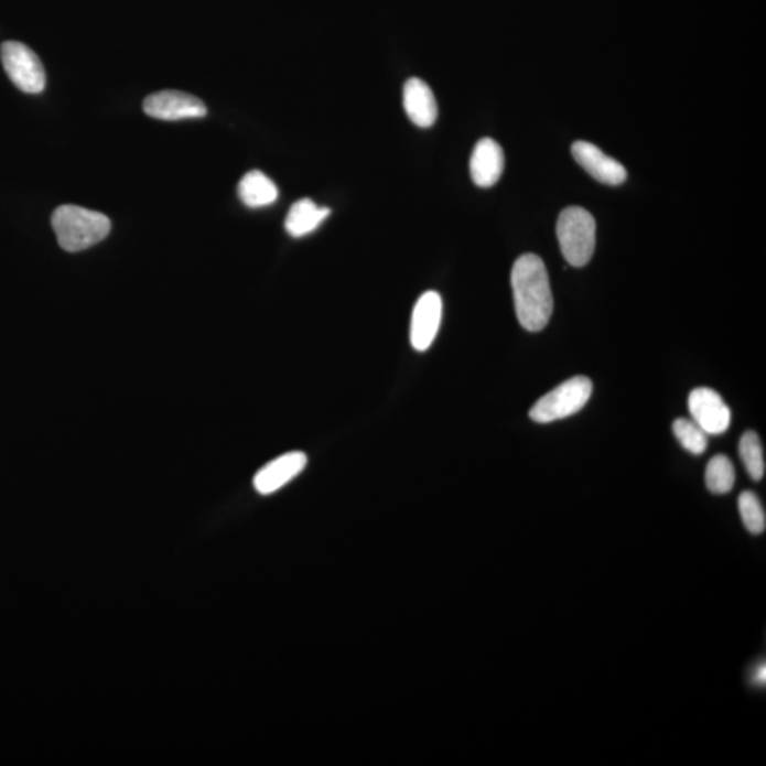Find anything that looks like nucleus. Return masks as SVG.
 I'll return each mask as SVG.
<instances>
[{
    "label": "nucleus",
    "instance_id": "f257e3e1",
    "mask_svg": "<svg viewBox=\"0 0 766 766\" xmlns=\"http://www.w3.org/2000/svg\"><path fill=\"white\" fill-rule=\"evenodd\" d=\"M511 287L517 319L522 328L538 333L550 323L553 299L550 277L540 256L518 257L511 271Z\"/></svg>",
    "mask_w": 766,
    "mask_h": 766
},
{
    "label": "nucleus",
    "instance_id": "f03ea898",
    "mask_svg": "<svg viewBox=\"0 0 766 766\" xmlns=\"http://www.w3.org/2000/svg\"><path fill=\"white\" fill-rule=\"evenodd\" d=\"M52 225L58 245L71 253L100 244L111 230V222L106 215L74 205L57 207Z\"/></svg>",
    "mask_w": 766,
    "mask_h": 766
},
{
    "label": "nucleus",
    "instance_id": "7ed1b4c3",
    "mask_svg": "<svg viewBox=\"0 0 766 766\" xmlns=\"http://www.w3.org/2000/svg\"><path fill=\"white\" fill-rule=\"evenodd\" d=\"M557 236L568 263L583 267L590 263L596 246V222L583 207H567L558 217Z\"/></svg>",
    "mask_w": 766,
    "mask_h": 766
},
{
    "label": "nucleus",
    "instance_id": "20e7f679",
    "mask_svg": "<svg viewBox=\"0 0 766 766\" xmlns=\"http://www.w3.org/2000/svg\"><path fill=\"white\" fill-rule=\"evenodd\" d=\"M592 380L575 377L543 395L530 410V418L537 423H551L580 412L591 399Z\"/></svg>",
    "mask_w": 766,
    "mask_h": 766
},
{
    "label": "nucleus",
    "instance_id": "39448f33",
    "mask_svg": "<svg viewBox=\"0 0 766 766\" xmlns=\"http://www.w3.org/2000/svg\"><path fill=\"white\" fill-rule=\"evenodd\" d=\"M3 68L14 86L28 94H39L46 87V72L36 53L21 42L2 44Z\"/></svg>",
    "mask_w": 766,
    "mask_h": 766
},
{
    "label": "nucleus",
    "instance_id": "423d86ee",
    "mask_svg": "<svg viewBox=\"0 0 766 766\" xmlns=\"http://www.w3.org/2000/svg\"><path fill=\"white\" fill-rule=\"evenodd\" d=\"M143 111L157 120L180 121L205 117L207 108L192 94L166 90L147 97Z\"/></svg>",
    "mask_w": 766,
    "mask_h": 766
},
{
    "label": "nucleus",
    "instance_id": "0eeeda50",
    "mask_svg": "<svg viewBox=\"0 0 766 766\" xmlns=\"http://www.w3.org/2000/svg\"><path fill=\"white\" fill-rule=\"evenodd\" d=\"M443 317V301L436 291H427L414 304L410 344L420 353L432 347Z\"/></svg>",
    "mask_w": 766,
    "mask_h": 766
},
{
    "label": "nucleus",
    "instance_id": "6e6552de",
    "mask_svg": "<svg viewBox=\"0 0 766 766\" xmlns=\"http://www.w3.org/2000/svg\"><path fill=\"white\" fill-rule=\"evenodd\" d=\"M691 420L706 434H723L731 424V410L719 392L710 388H697L690 393Z\"/></svg>",
    "mask_w": 766,
    "mask_h": 766
},
{
    "label": "nucleus",
    "instance_id": "1a4fd4ad",
    "mask_svg": "<svg viewBox=\"0 0 766 766\" xmlns=\"http://www.w3.org/2000/svg\"><path fill=\"white\" fill-rule=\"evenodd\" d=\"M572 155L587 174L602 184L617 186L626 181L625 166L607 157L605 152L591 142L576 141L573 143Z\"/></svg>",
    "mask_w": 766,
    "mask_h": 766
},
{
    "label": "nucleus",
    "instance_id": "9d476101",
    "mask_svg": "<svg viewBox=\"0 0 766 766\" xmlns=\"http://www.w3.org/2000/svg\"><path fill=\"white\" fill-rule=\"evenodd\" d=\"M305 453L290 452L267 463L255 476V488L261 496H269L279 492L285 484L294 481L306 467Z\"/></svg>",
    "mask_w": 766,
    "mask_h": 766
},
{
    "label": "nucleus",
    "instance_id": "9b49d317",
    "mask_svg": "<svg viewBox=\"0 0 766 766\" xmlns=\"http://www.w3.org/2000/svg\"><path fill=\"white\" fill-rule=\"evenodd\" d=\"M504 171V152L500 143L483 138L472 153L471 174L474 184L481 187L496 185Z\"/></svg>",
    "mask_w": 766,
    "mask_h": 766
},
{
    "label": "nucleus",
    "instance_id": "f8f14e48",
    "mask_svg": "<svg viewBox=\"0 0 766 766\" xmlns=\"http://www.w3.org/2000/svg\"><path fill=\"white\" fill-rule=\"evenodd\" d=\"M403 107L409 120L420 128H430L438 120V103L432 88L420 78H409L403 87Z\"/></svg>",
    "mask_w": 766,
    "mask_h": 766
},
{
    "label": "nucleus",
    "instance_id": "ddd939ff",
    "mask_svg": "<svg viewBox=\"0 0 766 766\" xmlns=\"http://www.w3.org/2000/svg\"><path fill=\"white\" fill-rule=\"evenodd\" d=\"M328 207L319 206L315 202L305 197L296 201L290 207L289 215L285 217L287 234L293 237H304L317 230L324 220L330 216Z\"/></svg>",
    "mask_w": 766,
    "mask_h": 766
},
{
    "label": "nucleus",
    "instance_id": "4468645a",
    "mask_svg": "<svg viewBox=\"0 0 766 766\" xmlns=\"http://www.w3.org/2000/svg\"><path fill=\"white\" fill-rule=\"evenodd\" d=\"M237 194L246 206L257 209V207L273 205L279 197V190L263 172L251 171L241 177Z\"/></svg>",
    "mask_w": 766,
    "mask_h": 766
},
{
    "label": "nucleus",
    "instance_id": "2eb2a0df",
    "mask_svg": "<svg viewBox=\"0 0 766 766\" xmlns=\"http://www.w3.org/2000/svg\"><path fill=\"white\" fill-rule=\"evenodd\" d=\"M705 484L711 493L720 494V496L733 490L735 484L733 462L724 454H716L706 466Z\"/></svg>",
    "mask_w": 766,
    "mask_h": 766
},
{
    "label": "nucleus",
    "instance_id": "dca6fc26",
    "mask_svg": "<svg viewBox=\"0 0 766 766\" xmlns=\"http://www.w3.org/2000/svg\"><path fill=\"white\" fill-rule=\"evenodd\" d=\"M740 456L743 460L745 471L755 482L763 481L765 476L764 447L758 434L746 432L741 438Z\"/></svg>",
    "mask_w": 766,
    "mask_h": 766
},
{
    "label": "nucleus",
    "instance_id": "f3484780",
    "mask_svg": "<svg viewBox=\"0 0 766 766\" xmlns=\"http://www.w3.org/2000/svg\"><path fill=\"white\" fill-rule=\"evenodd\" d=\"M673 432L687 452L703 454L709 446V434L693 420L680 418L673 423Z\"/></svg>",
    "mask_w": 766,
    "mask_h": 766
},
{
    "label": "nucleus",
    "instance_id": "a211bd4d",
    "mask_svg": "<svg viewBox=\"0 0 766 766\" xmlns=\"http://www.w3.org/2000/svg\"><path fill=\"white\" fill-rule=\"evenodd\" d=\"M741 518H743L746 530L754 536L766 530V514L763 503L753 492H744L738 498Z\"/></svg>",
    "mask_w": 766,
    "mask_h": 766
},
{
    "label": "nucleus",
    "instance_id": "6ab92c4d",
    "mask_svg": "<svg viewBox=\"0 0 766 766\" xmlns=\"http://www.w3.org/2000/svg\"><path fill=\"white\" fill-rule=\"evenodd\" d=\"M765 673H766V671H765V666H763V667H760V669L758 670V681H759V683L765 684Z\"/></svg>",
    "mask_w": 766,
    "mask_h": 766
}]
</instances>
